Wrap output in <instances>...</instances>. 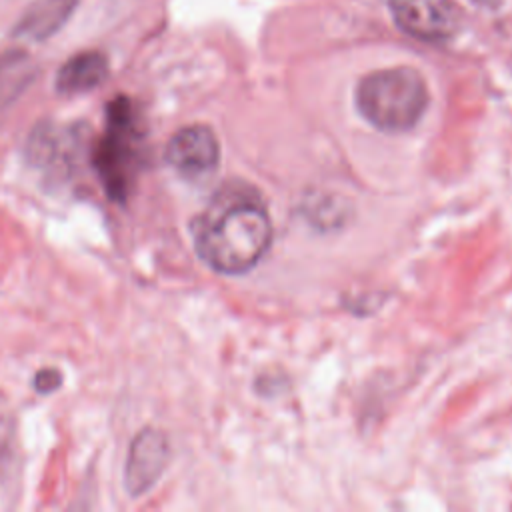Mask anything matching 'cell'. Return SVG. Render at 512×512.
<instances>
[{"mask_svg": "<svg viewBox=\"0 0 512 512\" xmlns=\"http://www.w3.org/2000/svg\"><path fill=\"white\" fill-rule=\"evenodd\" d=\"M198 256L220 274L254 268L272 242L268 210L254 190H222L194 222Z\"/></svg>", "mask_w": 512, "mask_h": 512, "instance_id": "6da1fadb", "label": "cell"}, {"mask_svg": "<svg viewBox=\"0 0 512 512\" xmlns=\"http://www.w3.org/2000/svg\"><path fill=\"white\" fill-rule=\"evenodd\" d=\"M358 112L374 128L384 132H406L428 106L424 78L406 66L376 70L364 76L354 92Z\"/></svg>", "mask_w": 512, "mask_h": 512, "instance_id": "7a4b0ae2", "label": "cell"}, {"mask_svg": "<svg viewBox=\"0 0 512 512\" xmlns=\"http://www.w3.org/2000/svg\"><path fill=\"white\" fill-rule=\"evenodd\" d=\"M138 140L140 128L136 124V112L126 96H118L108 104L106 134L100 138L94 150L96 172L116 202H124L130 190V182L138 164Z\"/></svg>", "mask_w": 512, "mask_h": 512, "instance_id": "3957f363", "label": "cell"}, {"mask_svg": "<svg viewBox=\"0 0 512 512\" xmlns=\"http://www.w3.org/2000/svg\"><path fill=\"white\" fill-rule=\"evenodd\" d=\"M390 14L402 32L422 42H442L458 30L450 0H390Z\"/></svg>", "mask_w": 512, "mask_h": 512, "instance_id": "277c9868", "label": "cell"}, {"mask_svg": "<svg viewBox=\"0 0 512 512\" xmlns=\"http://www.w3.org/2000/svg\"><path fill=\"white\" fill-rule=\"evenodd\" d=\"M220 158V146L208 126L180 128L166 144V162L186 180L208 178Z\"/></svg>", "mask_w": 512, "mask_h": 512, "instance_id": "5b68a950", "label": "cell"}, {"mask_svg": "<svg viewBox=\"0 0 512 512\" xmlns=\"http://www.w3.org/2000/svg\"><path fill=\"white\" fill-rule=\"evenodd\" d=\"M170 460L168 438L154 428L140 430L128 448L124 466V486L132 498L146 494L162 476Z\"/></svg>", "mask_w": 512, "mask_h": 512, "instance_id": "8992f818", "label": "cell"}, {"mask_svg": "<svg viewBox=\"0 0 512 512\" xmlns=\"http://www.w3.org/2000/svg\"><path fill=\"white\" fill-rule=\"evenodd\" d=\"M108 78V60L102 52L88 50L64 62L56 74L60 94H82L100 86Z\"/></svg>", "mask_w": 512, "mask_h": 512, "instance_id": "52a82bcc", "label": "cell"}, {"mask_svg": "<svg viewBox=\"0 0 512 512\" xmlns=\"http://www.w3.org/2000/svg\"><path fill=\"white\" fill-rule=\"evenodd\" d=\"M74 0H38L26 16L20 20L16 32L18 36H26L32 40H42L54 34L64 20L68 18Z\"/></svg>", "mask_w": 512, "mask_h": 512, "instance_id": "ba28073f", "label": "cell"}, {"mask_svg": "<svg viewBox=\"0 0 512 512\" xmlns=\"http://www.w3.org/2000/svg\"><path fill=\"white\" fill-rule=\"evenodd\" d=\"M32 80V64L24 54H10L0 62V106L12 102Z\"/></svg>", "mask_w": 512, "mask_h": 512, "instance_id": "9c48e42d", "label": "cell"}, {"mask_svg": "<svg viewBox=\"0 0 512 512\" xmlns=\"http://www.w3.org/2000/svg\"><path fill=\"white\" fill-rule=\"evenodd\" d=\"M60 384H62V374H60L56 368L40 370V372H36V376H34V388H36L40 394H50V392L58 390Z\"/></svg>", "mask_w": 512, "mask_h": 512, "instance_id": "30bf717a", "label": "cell"}]
</instances>
